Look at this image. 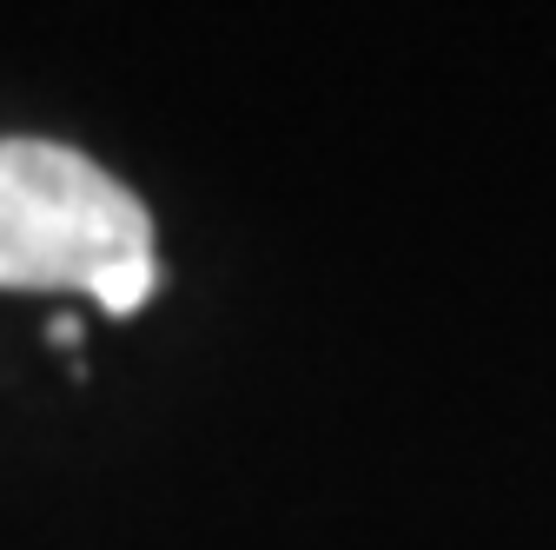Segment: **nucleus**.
<instances>
[{
    "label": "nucleus",
    "instance_id": "obj_1",
    "mask_svg": "<svg viewBox=\"0 0 556 550\" xmlns=\"http://www.w3.org/2000/svg\"><path fill=\"white\" fill-rule=\"evenodd\" d=\"M153 265V220L106 166L53 140H0V292H100Z\"/></svg>",
    "mask_w": 556,
    "mask_h": 550
}]
</instances>
